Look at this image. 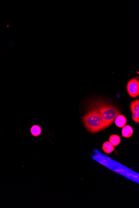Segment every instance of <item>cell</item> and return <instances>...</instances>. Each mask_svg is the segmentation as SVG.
<instances>
[{
    "label": "cell",
    "mask_w": 139,
    "mask_h": 208,
    "mask_svg": "<svg viewBox=\"0 0 139 208\" xmlns=\"http://www.w3.org/2000/svg\"><path fill=\"white\" fill-rule=\"evenodd\" d=\"M83 117L84 125L92 133H97L105 129L103 121L96 107H94Z\"/></svg>",
    "instance_id": "1"
},
{
    "label": "cell",
    "mask_w": 139,
    "mask_h": 208,
    "mask_svg": "<svg viewBox=\"0 0 139 208\" xmlns=\"http://www.w3.org/2000/svg\"><path fill=\"white\" fill-rule=\"evenodd\" d=\"M96 107L103 121L105 128L111 125L115 118L120 115L119 110L113 105L102 103L99 104Z\"/></svg>",
    "instance_id": "2"
},
{
    "label": "cell",
    "mask_w": 139,
    "mask_h": 208,
    "mask_svg": "<svg viewBox=\"0 0 139 208\" xmlns=\"http://www.w3.org/2000/svg\"><path fill=\"white\" fill-rule=\"evenodd\" d=\"M127 89L129 96L135 98L139 94V81L137 78H132L128 82Z\"/></svg>",
    "instance_id": "3"
},
{
    "label": "cell",
    "mask_w": 139,
    "mask_h": 208,
    "mask_svg": "<svg viewBox=\"0 0 139 208\" xmlns=\"http://www.w3.org/2000/svg\"><path fill=\"white\" fill-rule=\"evenodd\" d=\"M130 110L132 115V117L133 120L136 123H139V100H134L130 103Z\"/></svg>",
    "instance_id": "4"
},
{
    "label": "cell",
    "mask_w": 139,
    "mask_h": 208,
    "mask_svg": "<svg viewBox=\"0 0 139 208\" xmlns=\"http://www.w3.org/2000/svg\"><path fill=\"white\" fill-rule=\"evenodd\" d=\"M116 125L119 128H123L126 125L127 119L123 115H118L114 120Z\"/></svg>",
    "instance_id": "5"
},
{
    "label": "cell",
    "mask_w": 139,
    "mask_h": 208,
    "mask_svg": "<svg viewBox=\"0 0 139 208\" xmlns=\"http://www.w3.org/2000/svg\"><path fill=\"white\" fill-rule=\"evenodd\" d=\"M133 133V130L130 126H125L123 127L122 134L123 136L125 138H128L132 135Z\"/></svg>",
    "instance_id": "6"
},
{
    "label": "cell",
    "mask_w": 139,
    "mask_h": 208,
    "mask_svg": "<svg viewBox=\"0 0 139 208\" xmlns=\"http://www.w3.org/2000/svg\"><path fill=\"white\" fill-rule=\"evenodd\" d=\"M102 149L106 153L110 154L114 151V147L109 141L105 142L102 145Z\"/></svg>",
    "instance_id": "7"
},
{
    "label": "cell",
    "mask_w": 139,
    "mask_h": 208,
    "mask_svg": "<svg viewBox=\"0 0 139 208\" xmlns=\"http://www.w3.org/2000/svg\"><path fill=\"white\" fill-rule=\"evenodd\" d=\"M30 133L34 137L39 136L41 133V127L37 125H34L30 128Z\"/></svg>",
    "instance_id": "8"
},
{
    "label": "cell",
    "mask_w": 139,
    "mask_h": 208,
    "mask_svg": "<svg viewBox=\"0 0 139 208\" xmlns=\"http://www.w3.org/2000/svg\"><path fill=\"white\" fill-rule=\"evenodd\" d=\"M109 142L114 146H116L120 143L121 138L117 135H113L109 138Z\"/></svg>",
    "instance_id": "9"
}]
</instances>
